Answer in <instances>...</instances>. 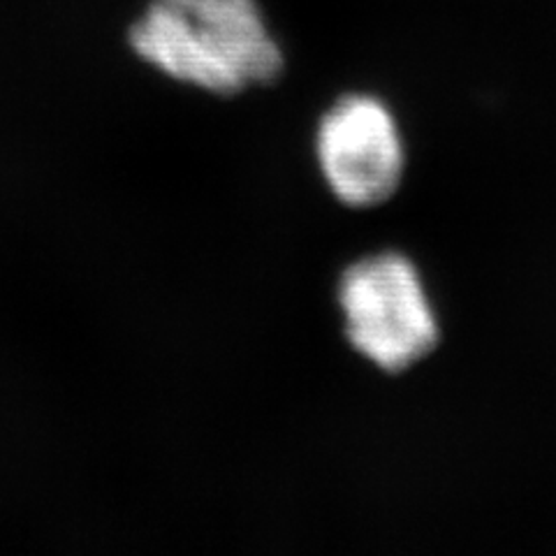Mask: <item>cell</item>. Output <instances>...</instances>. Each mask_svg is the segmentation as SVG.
Listing matches in <instances>:
<instances>
[{
    "instance_id": "7a4b0ae2",
    "label": "cell",
    "mask_w": 556,
    "mask_h": 556,
    "mask_svg": "<svg viewBox=\"0 0 556 556\" xmlns=\"http://www.w3.org/2000/svg\"><path fill=\"white\" fill-rule=\"evenodd\" d=\"M343 337L388 376L427 362L441 343V325L425 278L402 251H380L348 265L337 281Z\"/></svg>"
},
{
    "instance_id": "6da1fadb",
    "label": "cell",
    "mask_w": 556,
    "mask_h": 556,
    "mask_svg": "<svg viewBox=\"0 0 556 556\" xmlns=\"http://www.w3.org/2000/svg\"><path fill=\"white\" fill-rule=\"evenodd\" d=\"M128 42L159 73L220 98L271 86L286 67L255 0H153Z\"/></svg>"
},
{
    "instance_id": "3957f363",
    "label": "cell",
    "mask_w": 556,
    "mask_h": 556,
    "mask_svg": "<svg viewBox=\"0 0 556 556\" xmlns=\"http://www.w3.org/2000/svg\"><path fill=\"white\" fill-rule=\"evenodd\" d=\"M313 149L329 193L355 212L388 204L404 186V135L394 112L378 96H341L320 116Z\"/></svg>"
}]
</instances>
